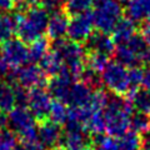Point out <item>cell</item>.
Listing matches in <instances>:
<instances>
[{"mask_svg":"<svg viewBox=\"0 0 150 150\" xmlns=\"http://www.w3.org/2000/svg\"><path fill=\"white\" fill-rule=\"evenodd\" d=\"M103 114L108 135L119 138L130 129V120L131 115L134 114V108L128 98L109 91Z\"/></svg>","mask_w":150,"mask_h":150,"instance_id":"obj_1","label":"cell"},{"mask_svg":"<svg viewBox=\"0 0 150 150\" xmlns=\"http://www.w3.org/2000/svg\"><path fill=\"white\" fill-rule=\"evenodd\" d=\"M49 18V11L41 5V3L29 6L23 13H16L18 38L24 43L30 44L44 36L48 29Z\"/></svg>","mask_w":150,"mask_h":150,"instance_id":"obj_2","label":"cell"},{"mask_svg":"<svg viewBox=\"0 0 150 150\" xmlns=\"http://www.w3.org/2000/svg\"><path fill=\"white\" fill-rule=\"evenodd\" d=\"M50 49L59 55L64 68H67L76 79H80V75L85 68L86 58V50L81 43L63 38L51 40Z\"/></svg>","mask_w":150,"mask_h":150,"instance_id":"obj_3","label":"cell"},{"mask_svg":"<svg viewBox=\"0 0 150 150\" xmlns=\"http://www.w3.org/2000/svg\"><path fill=\"white\" fill-rule=\"evenodd\" d=\"M38 120L28 106H15L8 112V129L20 137V140L38 139Z\"/></svg>","mask_w":150,"mask_h":150,"instance_id":"obj_4","label":"cell"},{"mask_svg":"<svg viewBox=\"0 0 150 150\" xmlns=\"http://www.w3.org/2000/svg\"><path fill=\"white\" fill-rule=\"evenodd\" d=\"M123 16V8L118 0H95L94 3V25L99 31L109 34Z\"/></svg>","mask_w":150,"mask_h":150,"instance_id":"obj_5","label":"cell"},{"mask_svg":"<svg viewBox=\"0 0 150 150\" xmlns=\"http://www.w3.org/2000/svg\"><path fill=\"white\" fill-rule=\"evenodd\" d=\"M101 83L110 93L128 95L131 90L129 81V68L118 62H109L101 71Z\"/></svg>","mask_w":150,"mask_h":150,"instance_id":"obj_6","label":"cell"},{"mask_svg":"<svg viewBox=\"0 0 150 150\" xmlns=\"http://www.w3.org/2000/svg\"><path fill=\"white\" fill-rule=\"evenodd\" d=\"M6 83L9 84H19L23 88L30 90L36 86H43L48 84L46 75L38 64L28 63L20 68L11 69L6 74Z\"/></svg>","mask_w":150,"mask_h":150,"instance_id":"obj_7","label":"cell"},{"mask_svg":"<svg viewBox=\"0 0 150 150\" xmlns=\"http://www.w3.org/2000/svg\"><path fill=\"white\" fill-rule=\"evenodd\" d=\"M62 144L67 150H85L93 144L90 131L79 121L68 119L64 124Z\"/></svg>","mask_w":150,"mask_h":150,"instance_id":"obj_8","label":"cell"},{"mask_svg":"<svg viewBox=\"0 0 150 150\" xmlns=\"http://www.w3.org/2000/svg\"><path fill=\"white\" fill-rule=\"evenodd\" d=\"M1 59L9 69H16L29 62V46L21 39H10L1 45Z\"/></svg>","mask_w":150,"mask_h":150,"instance_id":"obj_9","label":"cell"},{"mask_svg":"<svg viewBox=\"0 0 150 150\" xmlns=\"http://www.w3.org/2000/svg\"><path fill=\"white\" fill-rule=\"evenodd\" d=\"M53 104V95L48 89L43 86H36L29 90V100H28V109L39 121L49 119L50 108Z\"/></svg>","mask_w":150,"mask_h":150,"instance_id":"obj_10","label":"cell"},{"mask_svg":"<svg viewBox=\"0 0 150 150\" xmlns=\"http://www.w3.org/2000/svg\"><path fill=\"white\" fill-rule=\"evenodd\" d=\"M94 28H95V25H94L93 11L71 16L69 21L68 36L69 39L83 44L94 33Z\"/></svg>","mask_w":150,"mask_h":150,"instance_id":"obj_11","label":"cell"},{"mask_svg":"<svg viewBox=\"0 0 150 150\" xmlns=\"http://www.w3.org/2000/svg\"><path fill=\"white\" fill-rule=\"evenodd\" d=\"M86 54H100L105 56H112L115 50V43L109 34L103 31H94L83 43Z\"/></svg>","mask_w":150,"mask_h":150,"instance_id":"obj_12","label":"cell"},{"mask_svg":"<svg viewBox=\"0 0 150 150\" xmlns=\"http://www.w3.org/2000/svg\"><path fill=\"white\" fill-rule=\"evenodd\" d=\"M38 139L46 149L50 150L59 146V144H62L63 130L59 124L49 119L40 121L39 126H38Z\"/></svg>","mask_w":150,"mask_h":150,"instance_id":"obj_13","label":"cell"},{"mask_svg":"<svg viewBox=\"0 0 150 150\" xmlns=\"http://www.w3.org/2000/svg\"><path fill=\"white\" fill-rule=\"evenodd\" d=\"M70 16L64 10H59L51 13L48 23V29H46V35L50 40L63 39L68 35Z\"/></svg>","mask_w":150,"mask_h":150,"instance_id":"obj_14","label":"cell"},{"mask_svg":"<svg viewBox=\"0 0 150 150\" xmlns=\"http://www.w3.org/2000/svg\"><path fill=\"white\" fill-rule=\"evenodd\" d=\"M125 15L135 23L145 21L150 16V0H129L125 4Z\"/></svg>","mask_w":150,"mask_h":150,"instance_id":"obj_15","label":"cell"},{"mask_svg":"<svg viewBox=\"0 0 150 150\" xmlns=\"http://www.w3.org/2000/svg\"><path fill=\"white\" fill-rule=\"evenodd\" d=\"M111 33H112L111 38L114 40L115 45L124 44L133 35L137 34V25H135V21H133L128 16L121 18Z\"/></svg>","mask_w":150,"mask_h":150,"instance_id":"obj_16","label":"cell"},{"mask_svg":"<svg viewBox=\"0 0 150 150\" xmlns=\"http://www.w3.org/2000/svg\"><path fill=\"white\" fill-rule=\"evenodd\" d=\"M128 99L133 105L134 110L150 115V91L145 88H137L130 90Z\"/></svg>","mask_w":150,"mask_h":150,"instance_id":"obj_17","label":"cell"},{"mask_svg":"<svg viewBox=\"0 0 150 150\" xmlns=\"http://www.w3.org/2000/svg\"><path fill=\"white\" fill-rule=\"evenodd\" d=\"M114 56L115 62H118L120 64H123L126 68H133V67H140L142 62L138 58V55L130 49V46L128 44H119L115 46L114 50Z\"/></svg>","mask_w":150,"mask_h":150,"instance_id":"obj_18","label":"cell"},{"mask_svg":"<svg viewBox=\"0 0 150 150\" xmlns=\"http://www.w3.org/2000/svg\"><path fill=\"white\" fill-rule=\"evenodd\" d=\"M18 19L16 14L0 13V44L13 39L16 34Z\"/></svg>","mask_w":150,"mask_h":150,"instance_id":"obj_19","label":"cell"},{"mask_svg":"<svg viewBox=\"0 0 150 150\" xmlns=\"http://www.w3.org/2000/svg\"><path fill=\"white\" fill-rule=\"evenodd\" d=\"M39 67L43 70V73L46 75V78H53L58 75L63 69V62L59 58V55L53 50H49L48 53L44 55V58L39 62Z\"/></svg>","mask_w":150,"mask_h":150,"instance_id":"obj_20","label":"cell"},{"mask_svg":"<svg viewBox=\"0 0 150 150\" xmlns=\"http://www.w3.org/2000/svg\"><path fill=\"white\" fill-rule=\"evenodd\" d=\"M50 50L49 38L41 36L39 39L30 43L29 46V62L34 64H39V62L44 58V55Z\"/></svg>","mask_w":150,"mask_h":150,"instance_id":"obj_21","label":"cell"},{"mask_svg":"<svg viewBox=\"0 0 150 150\" xmlns=\"http://www.w3.org/2000/svg\"><path fill=\"white\" fill-rule=\"evenodd\" d=\"M16 106L15 91L13 84L5 83L0 86V111L10 112Z\"/></svg>","mask_w":150,"mask_h":150,"instance_id":"obj_22","label":"cell"},{"mask_svg":"<svg viewBox=\"0 0 150 150\" xmlns=\"http://www.w3.org/2000/svg\"><path fill=\"white\" fill-rule=\"evenodd\" d=\"M94 3L95 0H64L63 10L71 18L90 11V9L94 6Z\"/></svg>","mask_w":150,"mask_h":150,"instance_id":"obj_23","label":"cell"},{"mask_svg":"<svg viewBox=\"0 0 150 150\" xmlns=\"http://www.w3.org/2000/svg\"><path fill=\"white\" fill-rule=\"evenodd\" d=\"M69 118V106L65 103L60 100H53V104L50 108L49 112V120L59 125H64Z\"/></svg>","mask_w":150,"mask_h":150,"instance_id":"obj_24","label":"cell"},{"mask_svg":"<svg viewBox=\"0 0 150 150\" xmlns=\"http://www.w3.org/2000/svg\"><path fill=\"white\" fill-rule=\"evenodd\" d=\"M121 150H142V135L134 130H128L118 138Z\"/></svg>","mask_w":150,"mask_h":150,"instance_id":"obj_25","label":"cell"},{"mask_svg":"<svg viewBox=\"0 0 150 150\" xmlns=\"http://www.w3.org/2000/svg\"><path fill=\"white\" fill-rule=\"evenodd\" d=\"M93 145L94 150H121L118 139L106 134L94 135Z\"/></svg>","mask_w":150,"mask_h":150,"instance_id":"obj_26","label":"cell"},{"mask_svg":"<svg viewBox=\"0 0 150 150\" xmlns=\"http://www.w3.org/2000/svg\"><path fill=\"white\" fill-rule=\"evenodd\" d=\"M130 129L137 131L140 135L145 134L146 131L150 130V115L140 111L133 114L130 120Z\"/></svg>","mask_w":150,"mask_h":150,"instance_id":"obj_27","label":"cell"},{"mask_svg":"<svg viewBox=\"0 0 150 150\" xmlns=\"http://www.w3.org/2000/svg\"><path fill=\"white\" fill-rule=\"evenodd\" d=\"M80 80L93 89H99L103 84L101 83V74L98 73L96 70L86 67V65H85V68H84L83 73L80 75Z\"/></svg>","mask_w":150,"mask_h":150,"instance_id":"obj_28","label":"cell"},{"mask_svg":"<svg viewBox=\"0 0 150 150\" xmlns=\"http://www.w3.org/2000/svg\"><path fill=\"white\" fill-rule=\"evenodd\" d=\"M108 64H109V56L100 55V54H86L85 65L96 70L98 73L101 74V71L105 69Z\"/></svg>","mask_w":150,"mask_h":150,"instance_id":"obj_29","label":"cell"},{"mask_svg":"<svg viewBox=\"0 0 150 150\" xmlns=\"http://www.w3.org/2000/svg\"><path fill=\"white\" fill-rule=\"evenodd\" d=\"M18 144V137L11 130H0V150H14Z\"/></svg>","mask_w":150,"mask_h":150,"instance_id":"obj_30","label":"cell"},{"mask_svg":"<svg viewBox=\"0 0 150 150\" xmlns=\"http://www.w3.org/2000/svg\"><path fill=\"white\" fill-rule=\"evenodd\" d=\"M143 78H144V70L140 67H133L129 68V81L131 90L137 89L143 84Z\"/></svg>","mask_w":150,"mask_h":150,"instance_id":"obj_31","label":"cell"},{"mask_svg":"<svg viewBox=\"0 0 150 150\" xmlns=\"http://www.w3.org/2000/svg\"><path fill=\"white\" fill-rule=\"evenodd\" d=\"M14 150H46V148L39 142V139H33L18 142Z\"/></svg>","mask_w":150,"mask_h":150,"instance_id":"obj_32","label":"cell"},{"mask_svg":"<svg viewBox=\"0 0 150 150\" xmlns=\"http://www.w3.org/2000/svg\"><path fill=\"white\" fill-rule=\"evenodd\" d=\"M40 3L49 13L63 10V5H64V0H40Z\"/></svg>","mask_w":150,"mask_h":150,"instance_id":"obj_33","label":"cell"},{"mask_svg":"<svg viewBox=\"0 0 150 150\" xmlns=\"http://www.w3.org/2000/svg\"><path fill=\"white\" fill-rule=\"evenodd\" d=\"M15 9V0H0V11L8 13Z\"/></svg>","mask_w":150,"mask_h":150,"instance_id":"obj_34","label":"cell"},{"mask_svg":"<svg viewBox=\"0 0 150 150\" xmlns=\"http://www.w3.org/2000/svg\"><path fill=\"white\" fill-rule=\"evenodd\" d=\"M142 35L146 41V44L150 46V21L145 20L142 25Z\"/></svg>","mask_w":150,"mask_h":150,"instance_id":"obj_35","label":"cell"},{"mask_svg":"<svg viewBox=\"0 0 150 150\" xmlns=\"http://www.w3.org/2000/svg\"><path fill=\"white\" fill-rule=\"evenodd\" d=\"M142 150H150V130L142 137Z\"/></svg>","mask_w":150,"mask_h":150,"instance_id":"obj_36","label":"cell"},{"mask_svg":"<svg viewBox=\"0 0 150 150\" xmlns=\"http://www.w3.org/2000/svg\"><path fill=\"white\" fill-rule=\"evenodd\" d=\"M143 88L150 91V68L144 70V78H143Z\"/></svg>","mask_w":150,"mask_h":150,"instance_id":"obj_37","label":"cell"},{"mask_svg":"<svg viewBox=\"0 0 150 150\" xmlns=\"http://www.w3.org/2000/svg\"><path fill=\"white\" fill-rule=\"evenodd\" d=\"M8 128V115L6 112L0 111V130Z\"/></svg>","mask_w":150,"mask_h":150,"instance_id":"obj_38","label":"cell"},{"mask_svg":"<svg viewBox=\"0 0 150 150\" xmlns=\"http://www.w3.org/2000/svg\"><path fill=\"white\" fill-rule=\"evenodd\" d=\"M50 150H67L64 146H56V148H53V149H50Z\"/></svg>","mask_w":150,"mask_h":150,"instance_id":"obj_39","label":"cell"},{"mask_svg":"<svg viewBox=\"0 0 150 150\" xmlns=\"http://www.w3.org/2000/svg\"><path fill=\"white\" fill-rule=\"evenodd\" d=\"M118 1H119L120 4H126V3L129 1V0H118Z\"/></svg>","mask_w":150,"mask_h":150,"instance_id":"obj_40","label":"cell"},{"mask_svg":"<svg viewBox=\"0 0 150 150\" xmlns=\"http://www.w3.org/2000/svg\"><path fill=\"white\" fill-rule=\"evenodd\" d=\"M3 75H4V74H3L1 71H0V86L3 85V80H1V76H3Z\"/></svg>","mask_w":150,"mask_h":150,"instance_id":"obj_41","label":"cell"},{"mask_svg":"<svg viewBox=\"0 0 150 150\" xmlns=\"http://www.w3.org/2000/svg\"><path fill=\"white\" fill-rule=\"evenodd\" d=\"M85 150H94V148H91V146H89V148H86Z\"/></svg>","mask_w":150,"mask_h":150,"instance_id":"obj_42","label":"cell"},{"mask_svg":"<svg viewBox=\"0 0 150 150\" xmlns=\"http://www.w3.org/2000/svg\"><path fill=\"white\" fill-rule=\"evenodd\" d=\"M20 1H23V0H15V4L16 3H20Z\"/></svg>","mask_w":150,"mask_h":150,"instance_id":"obj_43","label":"cell"},{"mask_svg":"<svg viewBox=\"0 0 150 150\" xmlns=\"http://www.w3.org/2000/svg\"><path fill=\"white\" fill-rule=\"evenodd\" d=\"M0 55H1V46H0Z\"/></svg>","mask_w":150,"mask_h":150,"instance_id":"obj_44","label":"cell"},{"mask_svg":"<svg viewBox=\"0 0 150 150\" xmlns=\"http://www.w3.org/2000/svg\"><path fill=\"white\" fill-rule=\"evenodd\" d=\"M146 20H148V21H150V16H149V18H148V19H146Z\"/></svg>","mask_w":150,"mask_h":150,"instance_id":"obj_45","label":"cell"}]
</instances>
